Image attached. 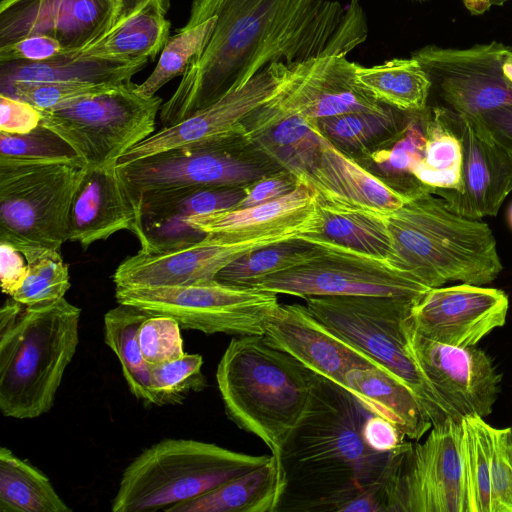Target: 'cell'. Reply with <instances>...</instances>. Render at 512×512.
Listing matches in <instances>:
<instances>
[{"label": "cell", "instance_id": "obj_1", "mask_svg": "<svg viewBox=\"0 0 512 512\" xmlns=\"http://www.w3.org/2000/svg\"><path fill=\"white\" fill-rule=\"evenodd\" d=\"M217 18L205 46L188 65L160 120L169 127L208 107L273 62L292 65L346 56L367 38L360 0H192L190 28Z\"/></svg>", "mask_w": 512, "mask_h": 512}, {"label": "cell", "instance_id": "obj_2", "mask_svg": "<svg viewBox=\"0 0 512 512\" xmlns=\"http://www.w3.org/2000/svg\"><path fill=\"white\" fill-rule=\"evenodd\" d=\"M373 414L350 392L316 375L310 404L281 453L286 487L277 512H340L370 490L385 491L411 442L380 453L362 428Z\"/></svg>", "mask_w": 512, "mask_h": 512}, {"label": "cell", "instance_id": "obj_3", "mask_svg": "<svg viewBox=\"0 0 512 512\" xmlns=\"http://www.w3.org/2000/svg\"><path fill=\"white\" fill-rule=\"evenodd\" d=\"M81 309L65 297L0 310V410L34 419L49 412L79 344Z\"/></svg>", "mask_w": 512, "mask_h": 512}, {"label": "cell", "instance_id": "obj_4", "mask_svg": "<svg viewBox=\"0 0 512 512\" xmlns=\"http://www.w3.org/2000/svg\"><path fill=\"white\" fill-rule=\"evenodd\" d=\"M315 379L263 335L234 337L216 371L227 417L262 440L279 460L310 404Z\"/></svg>", "mask_w": 512, "mask_h": 512}, {"label": "cell", "instance_id": "obj_5", "mask_svg": "<svg viewBox=\"0 0 512 512\" xmlns=\"http://www.w3.org/2000/svg\"><path fill=\"white\" fill-rule=\"evenodd\" d=\"M426 192L385 216L392 243L390 265L429 288L451 281L485 285L503 269L490 227L449 210Z\"/></svg>", "mask_w": 512, "mask_h": 512}, {"label": "cell", "instance_id": "obj_6", "mask_svg": "<svg viewBox=\"0 0 512 512\" xmlns=\"http://www.w3.org/2000/svg\"><path fill=\"white\" fill-rule=\"evenodd\" d=\"M270 457L198 440L164 439L144 449L124 469L111 510L166 511L261 466Z\"/></svg>", "mask_w": 512, "mask_h": 512}, {"label": "cell", "instance_id": "obj_7", "mask_svg": "<svg viewBox=\"0 0 512 512\" xmlns=\"http://www.w3.org/2000/svg\"><path fill=\"white\" fill-rule=\"evenodd\" d=\"M305 301L326 327L409 387L433 426L453 418L411 347V310L416 301L382 296H314Z\"/></svg>", "mask_w": 512, "mask_h": 512}, {"label": "cell", "instance_id": "obj_8", "mask_svg": "<svg viewBox=\"0 0 512 512\" xmlns=\"http://www.w3.org/2000/svg\"><path fill=\"white\" fill-rule=\"evenodd\" d=\"M82 161L0 157V241L60 251Z\"/></svg>", "mask_w": 512, "mask_h": 512}, {"label": "cell", "instance_id": "obj_9", "mask_svg": "<svg viewBox=\"0 0 512 512\" xmlns=\"http://www.w3.org/2000/svg\"><path fill=\"white\" fill-rule=\"evenodd\" d=\"M131 80L40 110L41 125L65 140L86 165L117 164L130 148L154 133L163 101L145 97Z\"/></svg>", "mask_w": 512, "mask_h": 512}, {"label": "cell", "instance_id": "obj_10", "mask_svg": "<svg viewBox=\"0 0 512 512\" xmlns=\"http://www.w3.org/2000/svg\"><path fill=\"white\" fill-rule=\"evenodd\" d=\"M118 304L167 315L205 334L263 335L279 306L277 294L216 279L189 285L115 287Z\"/></svg>", "mask_w": 512, "mask_h": 512}, {"label": "cell", "instance_id": "obj_11", "mask_svg": "<svg viewBox=\"0 0 512 512\" xmlns=\"http://www.w3.org/2000/svg\"><path fill=\"white\" fill-rule=\"evenodd\" d=\"M116 169L132 199L156 189L244 187L281 170L240 136L191 142L116 164Z\"/></svg>", "mask_w": 512, "mask_h": 512}, {"label": "cell", "instance_id": "obj_12", "mask_svg": "<svg viewBox=\"0 0 512 512\" xmlns=\"http://www.w3.org/2000/svg\"><path fill=\"white\" fill-rule=\"evenodd\" d=\"M387 512H468L461 419L449 418L424 443L411 442L386 488Z\"/></svg>", "mask_w": 512, "mask_h": 512}, {"label": "cell", "instance_id": "obj_13", "mask_svg": "<svg viewBox=\"0 0 512 512\" xmlns=\"http://www.w3.org/2000/svg\"><path fill=\"white\" fill-rule=\"evenodd\" d=\"M245 286L306 299L314 296H382L418 302L430 289L390 264L324 248L312 260Z\"/></svg>", "mask_w": 512, "mask_h": 512}, {"label": "cell", "instance_id": "obj_14", "mask_svg": "<svg viewBox=\"0 0 512 512\" xmlns=\"http://www.w3.org/2000/svg\"><path fill=\"white\" fill-rule=\"evenodd\" d=\"M512 47L491 41L469 48L427 45L412 52L453 111L476 115L512 105L504 64Z\"/></svg>", "mask_w": 512, "mask_h": 512}, {"label": "cell", "instance_id": "obj_15", "mask_svg": "<svg viewBox=\"0 0 512 512\" xmlns=\"http://www.w3.org/2000/svg\"><path fill=\"white\" fill-rule=\"evenodd\" d=\"M292 76L291 66L273 62L245 84L234 88L208 107L180 123L163 127L127 150L117 161L125 164L191 142L240 136L244 122L277 99Z\"/></svg>", "mask_w": 512, "mask_h": 512}, {"label": "cell", "instance_id": "obj_16", "mask_svg": "<svg viewBox=\"0 0 512 512\" xmlns=\"http://www.w3.org/2000/svg\"><path fill=\"white\" fill-rule=\"evenodd\" d=\"M462 145V186L459 192L436 190L452 212L472 219L497 215L512 191V157L494 139L479 114H460L444 107Z\"/></svg>", "mask_w": 512, "mask_h": 512}, {"label": "cell", "instance_id": "obj_17", "mask_svg": "<svg viewBox=\"0 0 512 512\" xmlns=\"http://www.w3.org/2000/svg\"><path fill=\"white\" fill-rule=\"evenodd\" d=\"M410 340L422 372L453 418L491 414L501 375L485 352L435 342L417 333L412 324Z\"/></svg>", "mask_w": 512, "mask_h": 512}, {"label": "cell", "instance_id": "obj_18", "mask_svg": "<svg viewBox=\"0 0 512 512\" xmlns=\"http://www.w3.org/2000/svg\"><path fill=\"white\" fill-rule=\"evenodd\" d=\"M122 0H1L0 47L28 35L59 41L64 54L78 52L117 22Z\"/></svg>", "mask_w": 512, "mask_h": 512}, {"label": "cell", "instance_id": "obj_19", "mask_svg": "<svg viewBox=\"0 0 512 512\" xmlns=\"http://www.w3.org/2000/svg\"><path fill=\"white\" fill-rule=\"evenodd\" d=\"M509 300L496 288L462 283L430 288L412 307L411 324L420 335L446 345L475 346L506 322Z\"/></svg>", "mask_w": 512, "mask_h": 512}, {"label": "cell", "instance_id": "obj_20", "mask_svg": "<svg viewBox=\"0 0 512 512\" xmlns=\"http://www.w3.org/2000/svg\"><path fill=\"white\" fill-rule=\"evenodd\" d=\"M245 187H178L143 192L133 198L137 210L139 251L162 253L203 239L191 227L194 215L234 209L244 198Z\"/></svg>", "mask_w": 512, "mask_h": 512}, {"label": "cell", "instance_id": "obj_21", "mask_svg": "<svg viewBox=\"0 0 512 512\" xmlns=\"http://www.w3.org/2000/svg\"><path fill=\"white\" fill-rule=\"evenodd\" d=\"M318 193L300 181L290 193L255 206L194 215L188 223L217 241L228 244L273 243L295 239L313 228Z\"/></svg>", "mask_w": 512, "mask_h": 512}, {"label": "cell", "instance_id": "obj_22", "mask_svg": "<svg viewBox=\"0 0 512 512\" xmlns=\"http://www.w3.org/2000/svg\"><path fill=\"white\" fill-rule=\"evenodd\" d=\"M263 336L270 345L288 353L314 374L345 390L350 370L368 367L385 370L326 327L306 305L279 304Z\"/></svg>", "mask_w": 512, "mask_h": 512}, {"label": "cell", "instance_id": "obj_23", "mask_svg": "<svg viewBox=\"0 0 512 512\" xmlns=\"http://www.w3.org/2000/svg\"><path fill=\"white\" fill-rule=\"evenodd\" d=\"M289 66L291 79L273 101L286 112L318 120L386 106L357 82L356 63L346 56H322Z\"/></svg>", "mask_w": 512, "mask_h": 512}, {"label": "cell", "instance_id": "obj_24", "mask_svg": "<svg viewBox=\"0 0 512 512\" xmlns=\"http://www.w3.org/2000/svg\"><path fill=\"white\" fill-rule=\"evenodd\" d=\"M257 243L228 245L211 235L187 246L127 257L115 270V287H160L189 285L216 279L229 263L246 252L263 247Z\"/></svg>", "mask_w": 512, "mask_h": 512}, {"label": "cell", "instance_id": "obj_25", "mask_svg": "<svg viewBox=\"0 0 512 512\" xmlns=\"http://www.w3.org/2000/svg\"><path fill=\"white\" fill-rule=\"evenodd\" d=\"M122 230L139 233L135 203L116 164L85 165L69 208L68 241L86 250Z\"/></svg>", "mask_w": 512, "mask_h": 512}, {"label": "cell", "instance_id": "obj_26", "mask_svg": "<svg viewBox=\"0 0 512 512\" xmlns=\"http://www.w3.org/2000/svg\"><path fill=\"white\" fill-rule=\"evenodd\" d=\"M299 180L311 185L330 203L381 216L395 212L409 201L323 135L314 165Z\"/></svg>", "mask_w": 512, "mask_h": 512}, {"label": "cell", "instance_id": "obj_27", "mask_svg": "<svg viewBox=\"0 0 512 512\" xmlns=\"http://www.w3.org/2000/svg\"><path fill=\"white\" fill-rule=\"evenodd\" d=\"M273 101L245 120L242 139L246 145L300 179L319 155L322 134L316 120L286 112Z\"/></svg>", "mask_w": 512, "mask_h": 512}, {"label": "cell", "instance_id": "obj_28", "mask_svg": "<svg viewBox=\"0 0 512 512\" xmlns=\"http://www.w3.org/2000/svg\"><path fill=\"white\" fill-rule=\"evenodd\" d=\"M298 239L390 264L392 243L385 216L330 203L318 195L312 229Z\"/></svg>", "mask_w": 512, "mask_h": 512}, {"label": "cell", "instance_id": "obj_29", "mask_svg": "<svg viewBox=\"0 0 512 512\" xmlns=\"http://www.w3.org/2000/svg\"><path fill=\"white\" fill-rule=\"evenodd\" d=\"M166 15L159 0H148L85 48L67 55L122 63L153 61L170 37Z\"/></svg>", "mask_w": 512, "mask_h": 512}, {"label": "cell", "instance_id": "obj_30", "mask_svg": "<svg viewBox=\"0 0 512 512\" xmlns=\"http://www.w3.org/2000/svg\"><path fill=\"white\" fill-rule=\"evenodd\" d=\"M285 487L281 460L271 455L261 466L166 511L277 512Z\"/></svg>", "mask_w": 512, "mask_h": 512}, {"label": "cell", "instance_id": "obj_31", "mask_svg": "<svg viewBox=\"0 0 512 512\" xmlns=\"http://www.w3.org/2000/svg\"><path fill=\"white\" fill-rule=\"evenodd\" d=\"M346 391L373 414L395 424L410 440L421 439L433 426L411 389L386 370L375 367L350 370Z\"/></svg>", "mask_w": 512, "mask_h": 512}, {"label": "cell", "instance_id": "obj_32", "mask_svg": "<svg viewBox=\"0 0 512 512\" xmlns=\"http://www.w3.org/2000/svg\"><path fill=\"white\" fill-rule=\"evenodd\" d=\"M149 60L122 63L99 58L71 57L67 54L47 61L0 63V86L14 82L79 81L120 84L130 81Z\"/></svg>", "mask_w": 512, "mask_h": 512}, {"label": "cell", "instance_id": "obj_33", "mask_svg": "<svg viewBox=\"0 0 512 512\" xmlns=\"http://www.w3.org/2000/svg\"><path fill=\"white\" fill-rule=\"evenodd\" d=\"M427 112H410L406 126L396 136L362 155L367 163L362 166L372 168L377 177L409 199L432 193L413 173L424 154Z\"/></svg>", "mask_w": 512, "mask_h": 512}, {"label": "cell", "instance_id": "obj_34", "mask_svg": "<svg viewBox=\"0 0 512 512\" xmlns=\"http://www.w3.org/2000/svg\"><path fill=\"white\" fill-rule=\"evenodd\" d=\"M357 82L380 103L403 112L427 109L430 78L418 60L393 58L365 67L356 63Z\"/></svg>", "mask_w": 512, "mask_h": 512}, {"label": "cell", "instance_id": "obj_35", "mask_svg": "<svg viewBox=\"0 0 512 512\" xmlns=\"http://www.w3.org/2000/svg\"><path fill=\"white\" fill-rule=\"evenodd\" d=\"M407 112L385 106L316 120L323 137L348 156L364 155L396 136L407 124Z\"/></svg>", "mask_w": 512, "mask_h": 512}, {"label": "cell", "instance_id": "obj_36", "mask_svg": "<svg viewBox=\"0 0 512 512\" xmlns=\"http://www.w3.org/2000/svg\"><path fill=\"white\" fill-rule=\"evenodd\" d=\"M1 512H71L50 479L9 448L0 449Z\"/></svg>", "mask_w": 512, "mask_h": 512}, {"label": "cell", "instance_id": "obj_37", "mask_svg": "<svg viewBox=\"0 0 512 512\" xmlns=\"http://www.w3.org/2000/svg\"><path fill=\"white\" fill-rule=\"evenodd\" d=\"M150 313L118 304L104 315V341L115 353L130 392L138 399L157 405L151 381V365L143 358L138 331Z\"/></svg>", "mask_w": 512, "mask_h": 512}, {"label": "cell", "instance_id": "obj_38", "mask_svg": "<svg viewBox=\"0 0 512 512\" xmlns=\"http://www.w3.org/2000/svg\"><path fill=\"white\" fill-rule=\"evenodd\" d=\"M426 144L414 176L436 190L459 192L462 186V145L445 115L444 107H434L425 119Z\"/></svg>", "mask_w": 512, "mask_h": 512}, {"label": "cell", "instance_id": "obj_39", "mask_svg": "<svg viewBox=\"0 0 512 512\" xmlns=\"http://www.w3.org/2000/svg\"><path fill=\"white\" fill-rule=\"evenodd\" d=\"M324 250L323 247L301 239H289L241 255L216 276V280L245 286L250 281L302 265Z\"/></svg>", "mask_w": 512, "mask_h": 512}, {"label": "cell", "instance_id": "obj_40", "mask_svg": "<svg viewBox=\"0 0 512 512\" xmlns=\"http://www.w3.org/2000/svg\"><path fill=\"white\" fill-rule=\"evenodd\" d=\"M461 424L468 512H493L489 424L480 416L462 417Z\"/></svg>", "mask_w": 512, "mask_h": 512}, {"label": "cell", "instance_id": "obj_41", "mask_svg": "<svg viewBox=\"0 0 512 512\" xmlns=\"http://www.w3.org/2000/svg\"><path fill=\"white\" fill-rule=\"evenodd\" d=\"M20 252L26 259L28 271L22 285L11 297L26 306L64 298L71 283L68 265L60 251L26 247Z\"/></svg>", "mask_w": 512, "mask_h": 512}, {"label": "cell", "instance_id": "obj_42", "mask_svg": "<svg viewBox=\"0 0 512 512\" xmlns=\"http://www.w3.org/2000/svg\"><path fill=\"white\" fill-rule=\"evenodd\" d=\"M216 21L213 16L193 27H182L170 36L155 69L144 82L136 85V91L142 96L153 97L166 83L182 76L193 58L207 45Z\"/></svg>", "mask_w": 512, "mask_h": 512}, {"label": "cell", "instance_id": "obj_43", "mask_svg": "<svg viewBox=\"0 0 512 512\" xmlns=\"http://www.w3.org/2000/svg\"><path fill=\"white\" fill-rule=\"evenodd\" d=\"M203 357L186 353L179 359L151 365V381L157 405L182 403L189 392H200L207 381L202 372Z\"/></svg>", "mask_w": 512, "mask_h": 512}, {"label": "cell", "instance_id": "obj_44", "mask_svg": "<svg viewBox=\"0 0 512 512\" xmlns=\"http://www.w3.org/2000/svg\"><path fill=\"white\" fill-rule=\"evenodd\" d=\"M118 85L79 81L14 82L0 86V93L28 102L39 110H49L83 96L110 90Z\"/></svg>", "mask_w": 512, "mask_h": 512}, {"label": "cell", "instance_id": "obj_45", "mask_svg": "<svg viewBox=\"0 0 512 512\" xmlns=\"http://www.w3.org/2000/svg\"><path fill=\"white\" fill-rule=\"evenodd\" d=\"M0 157L84 162L65 140L41 124L25 134L0 132Z\"/></svg>", "mask_w": 512, "mask_h": 512}, {"label": "cell", "instance_id": "obj_46", "mask_svg": "<svg viewBox=\"0 0 512 512\" xmlns=\"http://www.w3.org/2000/svg\"><path fill=\"white\" fill-rule=\"evenodd\" d=\"M180 328L177 320L162 314H150L142 322L138 341L149 365L170 362L185 354Z\"/></svg>", "mask_w": 512, "mask_h": 512}, {"label": "cell", "instance_id": "obj_47", "mask_svg": "<svg viewBox=\"0 0 512 512\" xmlns=\"http://www.w3.org/2000/svg\"><path fill=\"white\" fill-rule=\"evenodd\" d=\"M488 441L493 512H512V459L505 448L502 429L489 425Z\"/></svg>", "mask_w": 512, "mask_h": 512}, {"label": "cell", "instance_id": "obj_48", "mask_svg": "<svg viewBox=\"0 0 512 512\" xmlns=\"http://www.w3.org/2000/svg\"><path fill=\"white\" fill-rule=\"evenodd\" d=\"M64 53L61 44L55 38L43 34H33L1 46L0 63L41 62L55 59Z\"/></svg>", "mask_w": 512, "mask_h": 512}, {"label": "cell", "instance_id": "obj_49", "mask_svg": "<svg viewBox=\"0 0 512 512\" xmlns=\"http://www.w3.org/2000/svg\"><path fill=\"white\" fill-rule=\"evenodd\" d=\"M300 180L284 169L275 171L245 187L244 198L235 208H245L278 199L293 191Z\"/></svg>", "mask_w": 512, "mask_h": 512}, {"label": "cell", "instance_id": "obj_50", "mask_svg": "<svg viewBox=\"0 0 512 512\" xmlns=\"http://www.w3.org/2000/svg\"><path fill=\"white\" fill-rule=\"evenodd\" d=\"M41 112L23 100L0 93V132L25 134L41 124Z\"/></svg>", "mask_w": 512, "mask_h": 512}, {"label": "cell", "instance_id": "obj_51", "mask_svg": "<svg viewBox=\"0 0 512 512\" xmlns=\"http://www.w3.org/2000/svg\"><path fill=\"white\" fill-rule=\"evenodd\" d=\"M366 444L380 453L392 452L405 442V435L388 419L371 414L362 428Z\"/></svg>", "mask_w": 512, "mask_h": 512}, {"label": "cell", "instance_id": "obj_52", "mask_svg": "<svg viewBox=\"0 0 512 512\" xmlns=\"http://www.w3.org/2000/svg\"><path fill=\"white\" fill-rule=\"evenodd\" d=\"M24 255L13 245L0 241V281L2 292L8 296L22 285L28 271Z\"/></svg>", "mask_w": 512, "mask_h": 512}, {"label": "cell", "instance_id": "obj_53", "mask_svg": "<svg viewBox=\"0 0 512 512\" xmlns=\"http://www.w3.org/2000/svg\"><path fill=\"white\" fill-rule=\"evenodd\" d=\"M494 139L512 157V105L479 114Z\"/></svg>", "mask_w": 512, "mask_h": 512}, {"label": "cell", "instance_id": "obj_54", "mask_svg": "<svg viewBox=\"0 0 512 512\" xmlns=\"http://www.w3.org/2000/svg\"><path fill=\"white\" fill-rule=\"evenodd\" d=\"M509 0H462L464 7L472 15H482L493 7L502 6Z\"/></svg>", "mask_w": 512, "mask_h": 512}, {"label": "cell", "instance_id": "obj_55", "mask_svg": "<svg viewBox=\"0 0 512 512\" xmlns=\"http://www.w3.org/2000/svg\"><path fill=\"white\" fill-rule=\"evenodd\" d=\"M148 0H122V5L120 9V15L118 20L125 18L130 15L133 11H135L138 7L144 4ZM163 9L166 13H168L170 8V0H159ZM117 20V21H118Z\"/></svg>", "mask_w": 512, "mask_h": 512}, {"label": "cell", "instance_id": "obj_56", "mask_svg": "<svg viewBox=\"0 0 512 512\" xmlns=\"http://www.w3.org/2000/svg\"><path fill=\"white\" fill-rule=\"evenodd\" d=\"M502 436L505 448L512 459V426L502 429Z\"/></svg>", "mask_w": 512, "mask_h": 512}, {"label": "cell", "instance_id": "obj_57", "mask_svg": "<svg viewBox=\"0 0 512 512\" xmlns=\"http://www.w3.org/2000/svg\"><path fill=\"white\" fill-rule=\"evenodd\" d=\"M503 70H504L505 76L512 83V51L509 53V55L505 61Z\"/></svg>", "mask_w": 512, "mask_h": 512}, {"label": "cell", "instance_id": "obj_58", "mask_svg": "<svg viewBox=\"0 0 512 512\" xmlns=\"http://www.w3.org/2000/svg\"><path fill=\"white\" fill-rule=\"evenodd\" d=\"M508 221L512 228V204L510 205L509 210H508Z\"/></svg>", "mask_w": 512, "mask_h": 512}, {"label": "cell", "instance_id": "obj_59", "mask_svg": "<svg viewBox=\"0 0 512 512\" xmlns=\"http://www.w3.org/2000/svg\"><path fill=\"white\" fill-rule=\"evenodd\" d=\"M414 1H427V0H414Z\"/></svg>", "mask_w": 512, "mask_h": 512}]
</instances>
